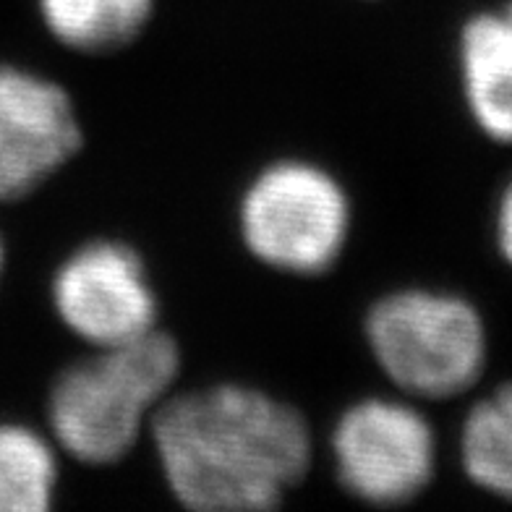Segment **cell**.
Wrapping results in <instances>:
<instances>
[{
  "instance_id": "cell-1",
  "label": "cell",
  "mask_w": 512,
  "mask_h": 512,
  "mask_svg": "<svg viewBox=\"0 0 512 512\" xmlns=\"http://www.w3.org/2000/svg\"><path fill=\"white\" fill-rule=\"evenodd\" d=\"M162 479L183 507L262 512L311 468L304 413L249 384H212L162 400L149 421Z\"/></svg>"
},
{
  "instance_id": "cell-2",
  "label": "cell",
  "mask_w": 512,
  "mask_h": 512,
  "mask_svg": "<svg viewBox=\"0 0 512 512\" xmlns=\"http://www.w3.org/2000/svg\"><path fill=\"white\" fill-rule=\"evenodd\" d=\"M178 374L181 348L160 327L68 364L48 398L58 450L87 465L123 460L149 429Z\"/></svg>"
},
{
  "instance_id": "cell-3",
  "label": "cell",
  "mask_w": 512,
  "mask_h": 512,
  "mask_svg": "<svg viewBox=\"0 0 512 512\" xmlns=\"http://www.w3.org/2000/svg\"><path fill=\"white\" fill-rule=\"evenodd\" d=\"M364 332L384 377L413 398H455L484 371V322L468 301L450 293H387L366 314Z\"/></svg>"
},
{
  "instance_id": "cell-4",
  "label": "cell",
  "mask_w": 512,
  "mask_h": 512,
  "mask_svg": "<svg viewBox=\"0 0 512 512\" xmlns=\"http://www.w3.org/2000/svg\"><path fill=\"white\" fill-rule=\"evenodd\" d=\"M353 207L345 186L309 160L270 162L251 178L238 204L241 241L270 270L324 275L351 238Z\"/></svg>"
},
{
  "instance_id": "cell-5",
  "label": "cell",
  "mask_w": 512,
  "mask_h": 512,
  "mask_svg": "<svg viewBox=\"0 0 512 512\" xmlns=\"http://www.w3.org/2000/svg\"><path fill=\"white\" fill-rule=\"evenodd\" d=\"M335 476L366 505H405L434 479V426L411 403L364 398L340 413L332 429Z\"/></svg>"
},
{
  "instance_id": "cell-6",
  "label": "cell",
  "mask_w": 512,
  "mask_h": 512,
  "mask_svg": "<svg viewBox=\"0 0 512 512\" xmlns=\"http://www.w3.org/2000/svg\"><path fill=\"white\" fill-rule=\"evenodd\" d=\"M53 306L71 335L95 348L157 330L155 288L142 254L115 238H95L66 256L53 277Z\"/></svg>"
},
{
  "instance_id": "cell-7",
  "label": "cell",
  "mask_w": 512,
  "mask_h": 512,
  "mask_svg": "<svg viewBox=\"0 0 512 512\" xmlns=\"http://www.w3.org/2000/svg\"><path fill=\"white\" fill-rule=\"evenodd\" d=\"M84 128L58 81L0 66V202H19L79 155Z\"/></svg>"
},
{
  "instance_id": "cell-8",
  "label": "cell",
  "mask_w": 512,
  "mask_h": 512,
  "mask_svg": "<svg viewBox=\"0 0 512 512\" xmlns=\"http://www.w3.org/2000/svg\"><path fill=\"white\" fill-rule=\"evenodd\" d=\"M460 76L473 121L494 142H512V3L465 24Z\"/></svg>"
},
{
  "instance_id": "cell-9",
  "label": "cell",
  "mask_w": 512,
  "mask_h": 512,
  "mask_svg": "<svg viewBox=\"0 0 512 512\" xmlns=\"http://www.w3.org/2000/svg\"><path fill=\"white\" fill-rule=\"evenodd\" d=\"M55 42L81 55L121 53L155 14V0H37Z\"/></svg>"
},
{
  "instance_id": "cell-10",
  "label": "cell",
  "mask_w": 512,
  "mask_h": 512,
  "mask_svg": "<svg viewBox=\"0 0 512 512\" xmlns=\"http://www.w3.org/2000/svg\"><path fill=\"white\" fill-rule=\"evenodd\" d=\"M58 445L21 424L0 426V512H45L58 489Z\"/></svg>"
},
{
  "instance_id": "cell-11",
  "label": "cell",
  "mask_w": 512,
  "mask_h": 512,
  "mask_svg": "<svg viewBox=\"0 0 512 512\" xmlns=\"http://www.w3.org/2000/svg\"><path fill=\"white\" fill-rule=\"evenodd\" d=\"M460 458L473 484L512 499V384L473 405L460 434Z\"/></svg>"
},
{
  "instance_id": "cell-12",
  "label": "cell",
  "mask_w": 512,
  "mask_h": 512,
  "mask_svg": "<svg viewBox=\"0 0 512 512\" xmlns=\"http://www.w3.org/2000/svg\"><path fill=\"white\" fill-rule=\"evenodd\" d=\"M497 241H499V251H502L507 262L512 264V183L507 186L505 194H502V202H499Z\"/></svg>"
},
{
  "instance_id": "cell-13",
  "label": "cell",
  "mask_w": 512,
  "mask_h": 512,
  "mask_svg": "<svg viewBox=\"0 0 512 512\" xmlns=\"http://www.w3.org/2000/svg\"><path fill=\"white\" fill-rule=\"evenodd\" d=\"M0 267H3V243H0Z\"/></svg>"
}]
</instances>
